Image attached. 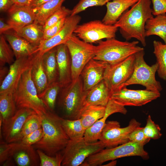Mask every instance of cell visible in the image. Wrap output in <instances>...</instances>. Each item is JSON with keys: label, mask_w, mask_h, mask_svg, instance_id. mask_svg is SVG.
Here are the masks:
<instances>
[{"label": "cell", "mask_w": 166, "mask_h": 166, "mask_svg": "<svg viewBox=\"0 0 166 166\" xmlns=\"http://www.w3.org/2000/svg\"><path fill=\"white\" fill-rule=\"evenodd\" d=\"M151 4V0H139L114 24L127 41L134 38L146 46L145 25L147 21L153 17Z\"/></svg>", "instance_id": "obj_1"}, {"label": "cell", "mask_w": 166, "mask_h": 166, "mask_svg": "<svg viewBox=\"0 0 166 166\" xmlns=\"http://www.w3.org/2000/svg\"><path fill=\"white\" fill-rule=\"evenodd\" d=\"M41 118L43 136L33 146L48 155L55 156L63 151L70 139L62 126L60 117L48 110Z\"/></svg>", "instance_id": "obj_2"}, {"label": "cell", "mask_w": 166, "mask_h": 166, "mask_svg": "<svg viewBox=\"0 0 166 166\" xmlns=\"http://www.w3.org/2000/svg\"><path fill=\"white\" fill-rule=\"evenodd\" d=\"M61 89L58 101L62 115L61 117L71 120L80 118L81 113L86 105L87 93L84 89L81 76Z\"/></svg>", "instance_id": "obj_3"}, {"label": "cell", "mask_w": 166, "mask_h": 166, "mask_svg": "<svg viewBox=\"0 0 166 166\" xmlns=\"http://www.w3.org/2000/svg\"><path fill=\"white\" fill-rule=\"evenodd\" d=\"M95 46L93 59L105 62L110 65L120 62L137 52L144 50L137 45L139 42H123L114 38L100 41Z\"/></svg>", "instance_id": "obj_4"}, {"label": "cell", "mask_w": 166, "mask_h": 166, "mask_svg": "<svg viewBox=\"0 0 166 166\" xmlns=\"http://www.w3.org/2000/svg\"><path fill=\"white\" fill-rule=\"evenodd\" d=\"M31 67L22 75L13 96L17 109H30L41 116L48 110L38 96L37 89L31 78Z\"/></svg>", "instance_id": "obj_5"}, {"label": "cell", "mask_w": 166, "mask_h": 166, "mask_svg": "<svg viewBox=\"0 0 166 166\" xmlns=\"http://www.w3.org/2000/svg\"><path fill=\"white\" fill-rule=\"evenodd\" d=\"M144 145L138 142L129 141L114 147L104 148L89 156L80 166H101L106 161L127 156H139L147 160L149 156L144 149Z\"/></svg>", "instance_id": "obj_6"}, {"label": "cell", "mask_w": 166, "mask_h": 166, "mask_svg": "<svg viewBox=\"0 0 166 166\" xmlns=\"http://www.w3.org/2000/svg\"><path fill=\"white\" fill-rule=\"evenodd\" d=\"M32 145L20 142H1L0 163L3 165H13V161L18 166L40 165V160L36 150Z\"/></svg>", "instance_id": "obj_7"}, {"label": "cell", "mask_w": 166, "mask_h": 166, "mask_svg": "<svg viewBox=\"0 0 166 166\" xmlns=\"http://www.w3.org/2000/svg\"><path fill=\"white\" fill-rule=\"evenodd\" d=\"M144 50L135 54V66L132 75L118 89L132 85L138 84L145 87L146 89L149 91L160 93L162 90L160 83L155 77L158 64L156 62L151 66L148 65L144 60Z\"/></svg>", "instance_id": "obj_8"}, {"label": "cell", "mask_w": 166, "mask_h": 166, "mask_svg": "<svg viewBox=\"0 0 166 166\" xmlns=\"http://www.w3.org/2000/svg\"><path fill=\"white\" fill-rule=\"evenodd\" d=\"M100 140L89 142L84 137L70 139L63 151V159L61 166H78L90 155L105 148Z\"/></svg>", "instance_id": "obj_9"}, {"label": "cell", "mask_w": 166, "mask_h": 166, "mask_svg": "<svg viewBox=\"0 0 166 166\" xmlns=\"http://www.w3.org/2000/svg\"><path fill=\"white\" fill-rule=\"evenodd\" d=\"M66 45L71 61L72 81L80 76L84 68L95 55V47L92 44L85 42L73 34Z\"/></svg>", "instance_id": "obj_10"}, {"label": "cell", "mask_w": 166, "mask_h": 166, "mask_svg": "<svg viewBox=\"0 0 166 166\" xmlns=\"http://www.w3.org/2000/svg\"><path fill=\"white\" fill-rule=\"evenodd\" d=\"M118 28L114 25L94 20L78 25L74 31L76 35L82 41L92 43L101 40L114 38Z\"/></svg>", "instance_id": "obj_11"}, {"label": "cell", "mask_w": 166, "mask_h": 166, "mask_svg": "<svg viewBox=\"0 0 166 166\" xmlns=\"http://www.w3.org/2000/svg\"><path fill=\"white\" fill-rule=\"evenodd\" d=\"M140 125V123L134 118L132 119L128 125L124 128L121 127L120 123L117 121H108L102 130L99 140L106 148L115 147L129 141V134Z\"/></svg>", "instance_id": "obj_12"}, {"label": "cell", "mask_w": 166, "mask_h": 166, "mask_svg": "<svg viewBox=\"0 0 166 166\" xmlns=\"http://www.w3.org/2000/svg\"><path fill=\"white\" fill-rule=\"evenodd\" d=\"M135 61V56L134 54L115 64H109L106 70L104 80L112 93L118 89L131 77Z\"/></svg>", "instance_id": "obj_13"}, {"label": "cell", "mask_w": 166, "mask_h": 166, "mask_svg": "<svg viewBox=\"0 0 166 166\" xmlns=\"http://www.w3.org/2000/svg\"><path fill=\"white\" fill-rule=\"evenodd\" d=\"M160 92L144 90H133L124 87L113 92L110 98L124 106L145 105L160 97Z\"/></svg>", "instance_id": "obj_14"}, {"label": "cell", "mask_w": 166, "mask_h": 166, "mask_svg": "<svg viewBox=\"0 0 166 166\" xmlns=\"http://www.w3.org/2000/svg\"><path fill=\"white\" fill-rule=\"evenodd\" d=\"M36 113L31 109L23 108L17 109L12 117L0 121L2 136L6 142H19L21 133L24 124L28 117Z\"/></svg>", "instance_id": "obj_15"}, {"label": "cell", "mask_w": 166, "mask_h": 166, "mask_svg": "<svg viewBox=\"0 0 166 166\" xmlns=\"http://www.w3.org/2000/svg\"><path fill=\"white\" fill-rule=\"evenodd\" d=\"M35 53L16 59L11 64L7 75L0 83V94L8 92L13 93L23 74L32 67Z\"/></svg>", "instance_id": "obj_16"}, {"label": "cell", "mask_w": 166, "mask_h": 166, "mask_svg": "<svg viewBox=\"0 0 166 166\" xmlns=\"http://www.w3.org/2000/svg\"><path fill=\"white\" fill-rule=\"evenodd\" d=\"M81 19V17L77 14L67 17L61 29L50 38L42 41L37 47V52L43 54L58 45L65 44L73 34Z\"/></svg>", "instance_id": "obj_17"}, {"label": "cell", "mask_w": 166, "mask_h": 166, "mask_svg": "<svg viewBox=\"0 0 166 166\" xmlns=\"http://www.w3.org/2000/svg\"><path fill=\"white\" fill-rule=\"evenodd\" d=\"M109 64L93 58L85 65L80 76L84 90L87 92L104 79L105 73Z\"/></svg>", "instance_id": "obj_18"}, {"label": "cell", "mask_w": 166, "mask_h": 166, "mask_svg": "<svg viewBox=\"0 0 166 166\" xmlns=\"http://www.w3.org/2000/svg\"><path fill=\"white\" fill-rule=\"evenodd\" d=\"M8 18L7 23L14 31L33 23L35 19L34 9L30 6L13 5L8 10Z\"/></svg>", "instance_id": "obj_19"}, {"label": "cell", "mask_w": 166, "mask_h": 166, "mask_svg": "<svg viewBox=\"0 0 166 166\" xmlns=\"http://www.w3.org/2000/svg\"><path fill=\"white\" fill-rule=\"evenodd\" d=\"M56 58L59 74L58 81L62 88L72 81L71 58L65 44L56 47Z\"/></svg>", "instance_id": "obj_20"}, {"label": "cell", "mask_w": 166, "mask_h": 166, "mask_svg": "<svg viewBox=\"0 0 166 166\" xmlns=\"http://www.w3.org/2000/svg\"><path fill=\"white\" fill-rule=\"evenodd\" d=\"M10 30L3 34L10 45L16 59L30 56L37 52V47L19 36L14 30V31Z\"/></svg>", "instance_id": "obj_21"}, {"label": "cell", "mask_w": 166, "mask_h": 166, "mask_svg": "<svg viewBox=\"0 0 166 166\" xmlns=\"http://www.w3.org/2000/svg\"><path fill=\"white\" fill-rule=\"evenodd\" d=\"M139 0H112L106 4L107 10L102 21L114 25L122 15Z\"/></svg>", "instance_id": "obj_22"}, {"label": "cell", "mask_w": 166, "mask_h": 166, "mask_svg": "<svg viewBox=\"0 0 166 166\" xmlns=\"http://www.w3.org/2000/svg\"><path fill=\"white\" fill-rule=\"evenodd\" d=\"M43 55L38 52L35 54L31 69V78L38 94L42 93L48 85L43 65Z\"/></svg>", "instance_id": "obj_23"}, {"label": "cell", "mask_w": 166, "mask_h": 166, "mask_svg": "<svg viewBox=\"0 0 166 166\" xmlns=\"http://www.w3.org/2000/svg\"><path fill=\"white\" fill-rule=\"evenodd\" d=\"M111 93L103 80L87 91L86 104L105 106L110 98Z\"/></svg>", "instance_id": "obj_24"}, {"label": "cell", "mask_w": 166, "mask_h": 166, "mask_svg": "<svg viewBox=\"0 0 166 166\" xmlns=\"http://www.w3.org/2000/svg\"><path fill=\"white\" fill-rule=\"evenodd\" d=\"M146 37L155 35L166 43V14L156 16L148 19L145 26Z\"/></svg>", "instance_id": "obj_25"}, {"label": "cell", "mask_w": 166, "mask_h": 166, "mask_svg": "<svg viewBox=\"0 0 166 166\" xmlns=\"http://www.w3.org/2000/svg\"><path fill=\"white\" fill-rule=\"evenodd\" d=\"M14 31L19 36L37 48L43 41V26L34 22Z\"/></svg>", "instance_id": "obj_26"}, {"label": "cell", "mask_w": 166, "mask_h": 166, "mask_svg": "<svg viewBox=\"0 0 166 166\" xmlns=\"http://www.w3.org/2000/svg\"><path fill=\"white\" fill-rule=\"evenodd\" d=\"M43 62L48 85L58 81L59 74L56 58V47L43 54Z\"/></svg>", "instance_id": "obj_27"}, {"label": "cell", "mask_w": 166, "mask_h": 166, "mask_svg": "<svg viewBox=\"0 0 166 166\" xmlns=\"http://www.w3.org/2000/svg\"><path fill=\"white\" fill-rule=\"evenodd\" d=\"M65 0H51L34 8L35 19L34 22L43 26L48 18L62 6Z\"/></svg>", "instance_id": "obj_28"}, {"label": "cell", "mask_w": 166, "mask_h": 166, "mask_svg": "<svg viewBox=\"0 0 166 166\" xmlns=\"http://www.w3.org/2000/svg\"><path fill=\"white\" fill-rule=\"evenodd\" d=\"M105 107V106L86 104L80 117L82 123L86 129L104 117Z\"/></svg>", "instance_id": "obj_29"}, {"label": "cell", "mask_w": 166, "mask_h": 166, "mask_svg": "<svg viewBox=\"0 0 166 166\" xmlns=\"http://www.w3.org/2000/svg\"><path fill=\"white\" fill-rule=\"evenodd\" d=\"M61 87L58 81L48 85L38 96L43 102L49 111L54 110L58 94Z\"/></svg>", "instance_id": "obj_30"}, {"label": "cell", "mask_w": 166, "mask_h": 166, "mask_svg": "<svg viewBox=\"0 0 166 166\" xmlns=\"http://www.w3.org/2000/svg\"><path fill=\"white\" fill-rule=\"evenodd\" d=\"M61 121L63 128L70 139H76L84 136L86 129L81 118L71 120L61 117Z\"/></svg>", "instance_id": "obj_31"}, {"label": "cell", "mask_w": 166, "mask_h": 166, "mask_svg": "<svg viewBox=\"0 0 166 166\" xmlns=\"http://www.w3.org/2000/svg\"><path fill=\"white\" fill-rule=\"evenodd\" d=\"M17 110L12 93L0 94V117L2 121L13 116Z\"/></svg>", "instance_id": "obj_32"}, {"label": "cell", "mask_w": 166, "mask_h": 166, "mask_svg": "<svg viewBox=\"0 0 166 166\" xmlns=\"http://www.w3.org/2000/svg\"><path fill=\"white\" fill-rule=\"evenodd\" d=\"M153 53L158 67L157 71L159 77L166 80V43L155 40L153 42Z\"/></svg>", "instance_id": "obj_33"}, {"label": "cell", "mask_w": 166, "mask_h": 166, "mask_svg": "<svg viewBox=\"0 0 166 166\" xmlns=\"http://www.w3.org/2000/svg\"><path fill=\"white\" fill-rule=\"evenodd\" d=\"M108 117L104 115L103 117L86 129L83 136L86 140L89 142H93L99 140L101 133Z\"/></svg>", "instance_id": "obj_34"}, {"label": "cell", "mask_w": 166, "mask_h": 166, "mask_svg": "<svg viewBox=\"0 0 166 166\" xmlns=\"http://www.w3.org/2000/svg\"><path fill=\"white\" fill-rule=\"evenodd\" d=\"M42 128L41 116L36 113L30 115L27 118L22 130L21 140L24 136Z\"/></svg>", "instance_id": "obj_35"}, {"label": "cell", "mask_w": 166, "mask_h": 166, "mask_svg": "<svg viewBox=\"0 0 166 166\" xmlns=\"http://www.w3.org/2000/svg\"><path fill=\"white\" fill-rule=\"evenodd\" d=\"M4 35L0 37V65L3 66L6 63L11 64L14 62L13 51L6 41Z\"/></svg>", "instance_id": "obj_36"}, {"label": "cell", "mask_w": 166, "mask_h": 166, "mask_svg": "<svg viewBox=\"0 0 166 166\" xmlns=\"http://www.w3.org/2000/svg\"><path fill=\"white\" fill-rule=\"evenodd\" d=\"M38 155L40 166H60L63 159V154L60 152L55 156L47 155L42 150L36 149Z\"/></svg>", "instance_id": "obj_37"}, {"label": "cell", "mask_w": 166, "mask_h": 166, "mask_svg": "<svg viewBox=\"0 0 166 166\" xmlns=\"http://www.w3.org/2000/svg\"><path fill=\"white\" fill-rule=\"evenodd\" d=\"M112 0H80L71 10V16L77 15L88 8L93 6H102Z\"/></svg>", "instance_id": "obj_38"}, {"label": "cell", "mask_w": 166, "mask_h": 166, "mask_svg": "<svg viewBox=\"0 0 166 166\" xmlns=\"http://www.w3.org/2000/svg\"><path fill=\"white\" fill-rule=\"evenodd\" d=\"M71 10L62 6L46 21L43 26L45 30L58 22L61 19L70 15Z\"/></svg>", "instance_id": "obj_39"}, {"label": "cell", "mask_w": 166, "mask_h": 166, "mask_svg": "<svg viewBox=\"0 0 166 166\" xmlns=\"http://www.w3.org/2000/svg\"><path fill=\"white\" fill-rule=\"evenodd\" d=\"M143 131L146 136L150 139H158L162 135L160 127L152 120L150 115L147 118L146 124L144 127Z\"/></svg>", "instance_id": "obj_40"}, {"label": "cell", "mask_w": 166, "mask_h": 166, "mask_svg": "<svg viewBox=\"0 0 166 166\" xmlns=\"http://www.w3.org/2000/svg\"><path fill=\"white\" fill-rule=\"evenodd\" d=\"M144 127H139L134 129L129 134V141H133L140 143L144 145L151 140L146 136L143 131Z\"/></svg>", "instance_id": "obj_41"}, {"label": "cell", "mask_w": 166, "mask_h": 166, "mask_svg": "<svg viewBox=\"0 0 166 166\" xmlns=\"http://www.w3.org/2000/svg\"><path fill=\"white\" fill-rule=\"evenodd\" d=\"M43 135L42 128L24 136L19 142L26 145L33 146L41 140Z\"/></svg>", "instance_id": "obj_42"}, {"label": "cell", "mask_w": 166, "mask_h": 166, "mask_svg": "<svg viewBox=\"0 0 166 166\" xmlns=\"http://www.w3.org/2000/svg\"><path fill=\"white\" fill-rule=\"evenodd\" d=\"M66 18L61 19L56 24L44 30L42 41L50 38L57 34L64 26Z\"/></svg>", "instance_id": "obj_43"}, {"label": "cell", "mask_w": 166, "mask_h": 166, "mask_svg": "<svg viewBox=\"0 0 166 166\" xmlns=\"http://www.w3.org/2000/svg\"><path fill=\"white\" fill-rule=\"evenodd\" d=\"M153 5L152 14L155 16L166 13V0H151Z\"/></svg>", "instance_id": "obj_44"}, {"label": "cell", "mask_w": 166, "mask_h": 166, "mask_svg": "<svg viewBox=\"0 0 166 166\" xmlns=\"http://www.w3.org/2000/svg\"><path fill=\"white\" fill-rule=\"evenodd\" d=\"M14 4L13 0H0V10L1 12L8 11Z\"/></svg>", "instance_id": "obj_45"}, {"label": "cell", "mask_w": 166, "mask_h": 166, "mask_svg": "<svg viewBox=\"0 0 166 166\" xmlns=\"http://www.w3.org/2000/svg\"><path fill=\"white\" fill-rule=\"evenodd\" d=\"M11 30H13L11 26L5 22L3 19L1 18L0 19V34H2L5 32Z\"/></svg>", "instance_id": "obj_46"}, {"label": "cell", "mask_w": 166, "mask_h": 166, "mask_svg": "<svg viewBox=\"0 0 166 166\" xmlns=\"http://www.w3.org/2000/svg\"><path fill=\"white\" fill-rule=\"evenodd\" d=\"M51 0H31L30 6L34 9Z\"/></svg>", "instance_id": "obj_47"}, {"label": "cell", "mask_w": 166, "mask_h": 166, "mask_svg": "<svg viewBox=\"0 0 166 166\" xmlns=\"http://www.w3.org/2000/svg\"><path fill=\"white\" fill-rule=\"evenodd\" d=\"M14 4L21 6H30L31 0H13Z\"/></svg>", "instance_id": "obj_48"}, {"label": "cell", "mask_w": 166, "mask_h": 166, "mask_svg": "<svg viewBox=\"0 0 166 166\" xmlns=\"http://www.w3.org/2000/svg\"><path fill=\"white\" fill-rule=\"evenodd\" d=\"M9 70L8 71L7 69L4 66H0V83H2L6 75H7Z\"/></svg>", "instance_id": "obj_49"}, {"label": "cell", "mask_w": 166, "mask_h": 166, "mask_svg": "<svg viewBox=\"0 0 166 166\" xmlns=\"http://www.w3.org/2000/svg\"><path fill=\"white\" fill-rule=\"evenodd\" d=\"M117 163V160H112L109 163L104 166H114L116 165Z\"/></svg>", "instance_id": "obj_50"}]
</instances>
